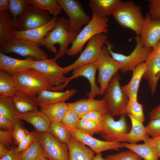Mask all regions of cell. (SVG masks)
Masks as SVG:
<instances>
[{"label": "cell", "instance_id": "cell-53", "mask_svg": "<svg viewBox=\"0 0 160 160\" xmlns=\"http://www.w3.org/2000/svg\"><path fill=\"white\" fill-rule=\"evenodd\" d=\"M9 8V0H0V11L8 10Z\"/></svg>", "mask_w": 160, "mask_h": 160}, {"label": "cell", "instance_id": "cell-44", "mask_svg": "<svg viewBox=\"0 0 160 160\" xmlns=\"http://www.w3.org/2000/svg\"><path fill=\"white\" fill-rule=\"evenodd\" d=\"M148 136L153 138L160 136V119L150 120L145 127Z\"/></svg>", "mask_w": 160, "mask_h": 160}, {"label": "cell", "instance_id": "cell-3", "mask_svg": "<svg viewBox=\"0 0 160 160\" xmlns=\"http://www.w3.org/2000/svg\"><path fill=\"white\" fill-rule=\"evenodd\" d=\"M68 18V44L72 43L82 30V27L91 21L84 11L81 3L76 0H57Z\"/></svg>", "mask_w": 160, "mask_h": 160}, {"label": "cell", "instance_id": "cell-21", "mask_svg": "<svg viewBox=\"0 0 160 160\" xmlns=\"http://www.w3.org/2000/svg\"><path fill=\"white\" fill-rule=\"evenodd\" d=\"M68 104L69 108L74 111L79 116L93 111H99L105 113L109 112L104 98L100 100L82 98L73 102L68 103Z\"/></svg>", "mask_w": 160, "mask_h": 160}, {"label": "cell", "instance_id": "cell-10", "mask_svg": "<svg viewBox=\"0 0 160 160\" xmlns=\"http://www.w3.org/2000/svg\"><path fill=\"white\" fill-rule=\"evenodd\" d=\"M126 115L116 121L109 112L107 113L99 134L101 137L107 141L126 142V135L130 131Z\"/></svg>", "mask_w": 160, "mask_h": 160}, {"label": "cell", "instance_id": "cell-8", "mask_svg": "<svg viewBox=\"0 0 160 160\" xmlns=\"http://www.w3.org/2000/svg\"><path fill=\"white\" fill-rule=\"evenodd\" d=\"M39 45L28 40L14 38L1 47L0 52L4 54L15 53L27 58H33L35 60L48 58L47 53Z\"/></svg>", "mask_w": 160, "mask_h": 160}, {"label": "cell", "instance_id": "cell-38", "mask_svg": "<svg viewBox=\"0 0 160 160\" xmlns=\"http://www.w3.org/2000/svg\"><path fill=\"white\" fill-rule=\"evenodd\" d=\"M127 113L129 114L135 119L142 124L145 121L143 105L138 103L137 100H133L129 102Z\"/></svg>", "mask_w": 160, "mask_h": 160}, {"label": "cell", "instance_id": "cell-18", "mask_svg": "<svg viewBox=\"0 0 160 160\" xmlns=\"http://www.w3.org/2000/svg\"><path fill=\"white\" fill-rule=\"evenodd\" d=\"M145 62L146 69L143 77L147 81L151 94L153 95L160 78V55L152 50Z\"/></svg>", "mask_w": 160, "mask_h": 160}, {"label": "cell", "instance_id": "cell-28", "mask_svg": "<svg viewBox=\"0 0 160 160\" xmlns=\"http://www.w3.org/2000/svg\"><path fill=\"white\" fill-rule=\"evenodd\" d=\"M120 0H90L88 6L92 13L105 18L112 15Z\"/></svg>", "mask_w": 160, "mask_h": 160}, {"label": "cell", "instance_id": "cell-35", "mask_svg": "<svg viewBox=\"0 0 160 160\" xmlns=\"http://www.w3.org/2000/svg\"><path fill=\"white\" fill-rule=\"evenodd\" d=\"M45 156L41 143L36 139L31 146L21 153V160H40Z\"/></svg>", "mask_w": 160, "mask_h": 160}, {"label": "cell", "instance_id": "cell-57", "mask_svg": "<svg viewBox=\"0 0 160 160\" xmlns=\"http://www.w3.org/2000/svg\"></svg>", "mask_w": 160, "mask_h": 160}, {"label": "cell", "instance_id": "cell-56", "mask_svg": "<svg viewBox=\"0 0 160 160\" xmlns=\"http://www.w3.org/2000/svg\"><path fill=\"white\" fill-rule=\"evenodd\" d=\"M40 160H48V159L45 157L44 156L42 157Z\"/></svg>", "mask_w": 160, "mask_h": 160}, {"label": "cell", "instance_id": "cell-55", "mask_svg": "<svg viewBox=\"0 0 160 160\" xmlns=\"http://www.w3.org/2000/svg\"><path fill=\"white\" fill-rule=\"evenodd\" d=\"M153 50L160 55V40L159 41L155 47L153 49Z\"/></svg>", "mask_w": 160, "mask_h": 160}, {"label": "cell", "instance_id": "cell-30", "mask_svg": "<svg viewBox=\"0 0 160 160\" xmlns=\"http://www.w3.org/2000/svg\"><path fill=\"white\" fill-rule=\"evenodd\" d=\"M40 111L48 118L51 122H62V119L69 108L68 103H60L40 107Z\"/></svg>", "mask_w": 160, "mask_h": 160}, {"label": "cell", "instance_id": "cell-5", "mask_svg": "<svg viewBox=\"0 0 160 160\" xmlns=\"http://www.w3.org/2000/svg\"><path fill=\"white\" fill-rule=\"evenodd\" d=\"M108 21V18H102L93 13L91 21L78 34L66 54L69 56H76L81 53L85 44L93 36L101 33L107 34L109 26Z\"/></svg>", "mask_w": 160, "mask_h": 160}, {"label": "cell", "instance_id": "cell-6", "mask_svg": "<svg viewBox=\"0 0 160 160\" xmlns=\"http://www.w3.org/2000/svg\"><path fill=\"white\" fill-rule=\"evenodd\" d=\"M136 45L132 52L128 55L115 52L112 50L113 45L107 39L105 44L112 57L121 64L120 69L123 74L129 71H132L138 64L145 62L149 54L152 52V48L144 47L141 42L139 36L135 38Z\"/></svg>", "mask_w": 160, "mask_h": 160}, {"label": "cell", "instance_id": "cell-43", "mask_svg": "<svg viewBox=\"0 0 160 160\" xmlns=\"http://www.w3.org/2000/svg\"><path fill=\"white\" fill-rule=\"evenodd\" d=\"M18 119L14 124L13 129L15 144L18 145L20 142L26 136L29 132L20 124Z\"/></svg>", "mask_w": 160, "mask_h": 160}, {"label": "cell", "instance_id": "cell-42", "mask_svg": "<svg viewBox=\"0 0 160 160\" xmlns=\"http://www.w3.org/2000/svg\"><path fill=\"white\" fill-rule=\"evenodd\" d=\"M106 113L99 111H93L87 112L79 117L80 118L85 119L103 125Z\"/></svg>", "mask_w": 160, "mask_h": 160}, {"label": "cell", "instance_id": "cell-51", "mask_svg": "<svg viewBox=\"0 0 160 160\" xmlns=\"http://www.w3.org/2000/svg\"><path fill=\"white\" fill-rule=\"evenodd\" d=\"M149 116L150 120L160 119V104L151 111Z\"/></svg>", "mask_w": 160, "mask_h": 160}, {"label": "cell", "instance_id": "cell-24", "mask_svg": "<svg viewBox=\"0 0 160 160\" xmlns=\"http://www.w3.org/2000/svg\"><path fill=\"white\" fill-rule=\"evenodd\" d=\"M19 120H24L32 125L36 131L40 132H49L51 121L41 111L38 110L23 113H17Z\"/></svg>", "mask_w": 160, "mask_h": 160}, {"label": "cell", "instance_id": "cell-48", "mask_svg": "<svg viewBox=\"0 0 160 160\" xmlns=\"http://www.w3.org/2000/svg\"><path fill=\"white\" fill-rule=\"evenodd\" d=\"M144 142L149 145L158 158L160 157V136L153 138L149 137Z\"/></svg>", "mask_w": 160, "mask_h": 160}, {"label": "cell", "instance_id": "cell-2", "mask_svg": "<svg viewBox=\"0 0 160 160\" xmlns=\"http://www.w3.org/2000/svg\"><path fill=\"white\" fill-rule=\"evenodd\" d=\"M121 27L130 29L139 36L144 18L140 6L132 0L121 1L112 15Z\"/></svg>", "mask_w": 160, "mask_h": 160}, {"label": "cell", "instance_id": "cell-32", "mask_svg": "<svg viewBox=\"0 0 160 160\" xmlns=\"http://www.w3.org/2000/svg\"><path fill=\"white\" fill-rule=\"evenodd\" d=\"M28 2L35 7L49 12L53 16L62 13V9L57 0H28Z\"/></svg>", "mask_w": 160, "mask_h": 160}, {"label": "cell", "instance_id": "cell-20", "mask_svg": "<svg viewBox=\"0 0 160 160\" xmlns=\"http://www.w3.org/2000/svg\"><path fill=\"white\" fill-rule=\"evenodd\" d=\"M34 60L32 58L24 60L17 59L0 52V69L13 76L31 69V63Z\"/></svg>", "mask_w": 160, "mask_h": 160}, {"label": "cell", "instance_id": "cell-25", "mask_svg": "<svg viewBox=\"0 0 160 160\" xmlns=\"http://www.w3.org/2000/svg\"><path fill=\"white\" fill-rule=\"evenodd\" d=\"M146 69L145 62L138 64L132 71V75L129 82L127 84L121 87L123 92L129 98V102L137 100V92L140 83Z\"/></svg>", "mask_w": 160, "mask_h": 160}, {"label": "cell", "instance_id": "cell-37", "mask_svg": "<svg viewBox=\"0 0 160 160\" xmlns=\"http://www.w3.org/2000/svg\"><path fill=\"white\" fill-rule=\"evenodd\" d=\"M102 125L97 124L87 119L80 118L76 129L91 136L99 134Z\"/></svg>", "mask_w": 160, "mask_h": 160}, {"label": "cell", "instance_id": "cell-1", "mask_svg": "<svg viewBox=\"0 0 160 160\" xmlns=\"http://www.w3.org/2000/svg\"><path fill=\"white\" fill-rule=\"evenodd\" d=\"M68 19L63 17L57 18L54 28L44 38L41 45L50 52L56 54L57 60L66 53L68 44Z\"/></svg>", "mask_w": 160, "mask_h": 160}, {"label": "cell", "instance_id": "cell-36", "mask_svg": "<svg viewBox=\"0 0 160 160\" xmlns=\"http://www.w3.org/2000/svg\"><path fill=\"white\" fill-rule=\"evenodd\" d=\"M49 132L60 142L67 143L71 135L62 122H51Z\"/></svg>", "mask_w": 160, "mask_h": 160}, {"label": "cell", "instance_id": "cell-31", "mask_svg": "<svg viewBox=\"0 0 160 160\" xmlns=\"http://www.w3.org/2000/svg\"><path fill=\"white\" fill-rule=\"evenodd\" d=\"M124 147L136 153L143 160H159L151 148L147 143L131 144L126 142L121 143Z\"/></svg>", "mask_w": 160, "mask_h": 160}, {"label": "cell", "instance_id": "cell-47", "mask_svg": "<svg viewBox=\"0 0 160 160\" xmlns=\"http://www.w3.org/2000/svg\"><path fill=\"white\" fill-rule=\"evenodd\" d=\"M13 129L0 130V142L4 144L8 148H10L13 143H15Z\"/></svg>", "mask_w": 160, "mask_h": 160}, {"label": "cell", "instance_id": "cell-33", "mask_svg": "<svg viewBox=\"0 0 160 160\" xmlns=\"http://www.w3.org/2000/svg\"><path fill=\"white\" fill-rule=\"evenodd\" d=\"M16 91L12 76L5 71L0 70V95L12 97Z\"/></svg>", "mask_w": 160, "mask_h": 160}, {"label": "cell", "instance_id": "cell-11", "mask_svg": "<svg viewBox=\"0 0 160 160\" xmlns=\"http://www.w3.org/2000/svg\"><path fill=\"white\" fill-rule=\"evenodd\" d=\"M107 38L106 34L101 33L90 39L77 59L71 64L64 67L65 74L80 66L93 63L97 60Z\"/></svg>", "mask_w": 160, "mask_h": 160}, {"label": "cell", "instance_id": "cell-54", "mask_svg": "<svg viewBox=\"0 0 160 160\" xmlns=\"http://www.w3.org/2000/svg\"><path fill=\"white\" fill-rule=\"evenodd\" d=\"M92 160H105V159L103 158L101 153L96 154L94 156Z\"/></svg>", "mask_w": 160, "mask_h": 160}, {"label": "cell", "instance_id": "cell-52", "mask_svg": "<svg viewBox=\"0 0 160 160\" xmlns=\"http://www.w3.org/2000/svg\"><path fill=\"white\" fill-rule=\"evenodd\" d=\"M9 151L10 149H8L4 144L0 142V158L7 154Z\"/></svg>", "mask_w": 160, "mask_h": 160}, {"label": "cell", "instance_id": "cell-50", "mask_svg": "<svg viewBox=\"0 0 160 160\" xmlns=\"http://www.w3.org/2000/svg\"><path fill=\"white\" fill-rule=\"evenodd\" d=\"M21 153L17 152L15 148H12L10 149L9 152L7 154L0 158V160H21Z\"/></svg>", "mask_w": 160, "mask_h": 160}, {"label": "cell", "instance_id": "cell-23", "mask_svg": "<svg viewBox=\"0 0 160 160\" xmlns=\"http://www.w3.org/2000/svg\"><path fill=\"white\" fill-rule=\"evenodd\" d=\"M16 20L9 10L0 11V47L14 38L17 31Z\"/></svg>", "mask_w": 160, "mask_h": 160}, {"label": "cell", "instance_id": "cell-19", "mask_svg": "<svg viewBox=\"0 0 160 160\" xmlns=\"http://www.w3.org/2000/svg\"><path fill=\"white\" fill-rule=\"evenodd\" d=\"M57 18L53 16L51 21L42 26L23 31H17L14 33V38L28 40L41 45L44 38L56 25Z\"/></svg>", "mask_w": 160, "mask_h": 160}, {"label": "cell", "instance_id": "cell-45", "mask_svg": "<svg viewBox=\"0 0 160 160\" xmlns=\"http://www.w3.org/2000/svg\"><path fill=\"white\" fill-rule=\"evenodd\" d=\"M35 131L29 132L28 135L15 148L18 152L21 153L26 149L32 144L36 139Z\"/></svg>", "mask_w": 160, "mask_h": 160}, {"label": "cell", "instance_id": "cell-9", "mask_svg": "<svg viewBox=\"0 0 160 160\" xmlns=\"http://www.w3.org/2000/svg\"><path fill=\"white\" fill-rule=\"evenodd\" d=\"M55 57L40 60H33L31 68L39 72L53 87H57L65 83L68 79L65 77L64 67L57 63Z\"/></svg>", "mask_w": 160, "mask_h": 160}, {"label": "cell", "instance_id": "cell-27", "mask_svg": "<svg viewBox=\"0 0 160 160\" xmlns=\"http://www.w3.org/2000/svg\"><path fill=\"white\" fill-rule=\"evenodd\" d=\"M66 144L69 151L68 160H92L95 154L94 151L72 135Z\"/></svg>", "mask_w": 160, "mask_h": 160}, {"label": "cell", "instance_id": "cell-40", "mask_svg": "<svg viewBox=\"0 0 160 160\" xmlns=\"http://www.w3.org/2000/svg\"><path fill=\"white\" fill-rule=\"evenodd\" d=\"M9 10L17 20L29 4L28 0H9Z\"/></svg>", "mask_w": 160, "mask_h": 160}, {"label": "cell", "instance_id": "cell-14", "mask_svg": "<svg viewBox=\"0 0 160 160\" xmlns=\"http://www.w3.org/2000/svg\"><path fill=\"white\" fill-rule=\"evenodd\" d=\"M52 19L47 12L29 4L17 19V30L23 31L37 28L47 23Z\"/></svg>", "mask_w": 160, "mask_h": 160}, {"label": "cell", "instance_id": "cell-34", "mask_svg": "<svg viewBox=\"0 0 160 160\" xmlns=\"http://www.w3.org/2000/svg\"><path fill=\"white\" fill-rule=\"evenodd\" d=\"M17 112L13 103L12 98L0 95V114L9 119L14 124L19 119Z\"/></svg>", "mask_w": 160, "mask_h": 160}, {"label": "cell", "instance_id": "cell-15", "mask_svg": "<svg viewBox=\"0 0 160 160\" xmlns=\"http://www.w3.org/2000/svg\"><path fill=\"white\" fill-rule=\"evenodd\" d=\"M97 60L93 63L80 66L73 70L72 76L68 77L66 82L59 87V89L63 90L71 80L82 76L86 78L90 85V92H87L86 93L88 98L94 99L96 95H101L100 89L97 85L95 81V74L97 70Z\"/></svg>", "mask_w": 160, "mask_h": 160}, {"label": "cell", "instance_id": "cell-4", "mask_svg": "<svg viewBox=\"0 0 160 160\" xmlns=\"http://www.w3.org/2000/svg\"><path fill=\"white\" fill-rule=\"evenodd\" d=\"M121 79L118 73L115 74L109 82L104 94L103 98L113 117L127 113L129 98L121 90L120 84Z\"/></svg>", "mask_w": 160, "mask_h": 160}, {"label": "cell", "instance_id": "cell-46", "mask_svg": "<svg viewBox=\"0 0 160 160\" xmlns=\"http://www.w3.org/2000/svg\"><path fill=\"white\" fill-rule=\"evenodd\" d=\"M148 12L151 18L153 19H160V0L148 1Z\"/></svg>", "mask_w": 160, "mask_h": 160}, {"label": "cell", "instance_id": "cell-41", "mask_svg": "<svg viewBox=\"0 0 160 160\" xmlns=\"http://www.w3.org/2000/svg\"><path fill=\"white\" fill-rule=\"evenodd\" d=\"M105 160H143V159L133 151L129 150L118 153L109 155Z\"/></svg>", "mask_w": 160, "mask_h": 160}, {"label": "cell", "instance_id": "cell-22", "mask_svg": "<svg viewBox=\"0 0 160 160\" xmlns=\"http://www.w3.org/2000/svg\"><path fill=\"white\" fill-rule=\"evenodd\" d=\"M77 92V90L75 89L64 92L43 90L37 93L36 100L38 105L40 107L65 102Z\"/></svg>", "mask_w": 160, "mask_h": 160}, {"label": "cell", "instance_id": "cell-39", "mask_svg": "<svg viewBox=\"0 0 160 160\" xmlns=\"http://www.w3.org/2000/svg\"><path fill=\"white\" fill-rule=\"evenodd\" d=\"M80 119L79 116L73 110L69 108L64 116L62 122L69 130L76 129Z\"/></svg>", "mask_w": 160, "mask_h": 160}, {"label": "cell", "instance_id": "cell-29", "mask_svg": "<svg viewBox=\"0 0 160 160\" xmlns=\"http://www.w3.org/2000/svg\"><path fill=\"white\" fill-rule=\"evenodd\" d=\"M127 114L130 119L131 129L127 135L126 142L131 144H135L140 141L146 140L149 137L147 135L145 127L143 124L140 122L129 113Z\"/></svg>", "mask_w": 160, "mask_h": 160}, {"label": "cell", "instance_id": "cell-16", "mask_svg": "<svg viewBox=\"0 0 160 160\" xmlns=\"http://www.w3.org/2000/svg\"><path fill=\"white\" fill-rule=\"evenodd\" d=\"M69 131L72 136L83 144L89 146L95 153L108 150L119 151L124 147L120 142L100 140L76 129Z\"/></svg>", "mask_w": 160, "mask_h": 160}, {"label": "cell", "instance_id": "cell-49", "mask_svg": "<svg viewBox=\"0 0 160 160\" xmlns=\"http://www.w3.org/2000/svg\"><path fill=\"white\" fill-rule=\"evenodd\" d=\"M14 124L12 122L4 115L0 114V130H9L13 129Z\"/></svg>", "mask_w": 160, "mask_h": 160}, {"label": "cell", "instance_id": "cell-7", "mask_svg": "<svg viewBox=\"0 0 160 160\" xmlns=\"http://www.w3.org/2000/svg\"><path fill=\"white\" fill-rule=\"evenodd\" d=\"M16 91L36 95L43 90H51V86L37 71L30 69L12 76Z\"/></svg>", "mask_w": 160, "mask_h": 160}, {"label": "cell", "instance_id": "cell-12", "mask_svg": "<svg viewBox=\"0 0 160 160\" xmlns=\"http://www.w3.org/2000/svg\"><path fill=\"white\" fill-rule=\"evenodd\" d=\"M97 69L98 75L97 83L100 85L101 95L105 91L113 76L121 68V64L114 59L110 55L106 46L102 48L98 60Z\"/></svg>", "mask_w": 160, "mask_h": 160}, {"label": "cell", "instance_id": "cell-17", "mask_svg": "<svg viewBox=\"0 0 160 160\" xmlns=\"http://www.w3.org/2000/svg\"><path fill=\"white\" fill-rule=\"evenodd\" d=\"M139 36L144 47L154 49L160 40V19H152L147 13Z\"/></svg>", "mask_w": 160, "mask_h": 160}, {"label": "cell", "instance_id": "cell-26", "mask_svg": "<svg viewBox=\"0 0 160 160\" xmlns=\"http://www.w3.org/2000/svg\"><path fill=\"white\" fill-rule=\"evenodd\" d=\"M34 95L17 91L11 97L14 105L18 113H23L38 110L36 99Z\"/></svg>", "mask_w": 160, "mask_h": 160}, {"label": "cell", "instance_id": "cell-13", "mask_svg": "<svg viewBox=\"0 0 160 160\" xmlns=\"http://www.w3.org/2000/svg\"><path fill=\"white\" fill-rule=\"evenodd\" d=\"M36 139L41 144L45 157L48 160H68L66 144L60 141L49 132L35 131Z\"/></svg>", "mask_w": 160, "mask_h": 160}]
</instances>
